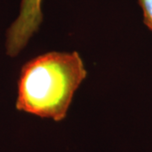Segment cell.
<instances>
[{
	"mask_svg": "<svg viewBox=\"0 0 152 152\" xmlns=\"http://www.w3.org/2000/svg\"><path fill=\"white\" fill-rule=\"evenodd\" d=\"M42 0H21L19 15L6 31L5 52L15 58L39 31L43 20Z\"/></svg>",
	"mask_w": 152,
	"mask_h": 152,
	"instance_id": "obj_2",
	"label": "cell"
},
{
	"mask_svg": "<svg viewBox=\"0 0 152 152\" xmlns=\"http://www.w3.org/2000/svg\"><path fill=\"white\" fill-rule=\"evenodd\" d=\"M143 12L144 23L152 31V0H137Z\"/></svg>",
	"mask_w": 152,
	"mask_h": 152,
	"instance_id": "obj_3",
	"label": "cell"
},
{
	"mask_svg": "<svg viewBox=\"0 0 152 152\" xmlns=\"http://www.w3.org/2000/svg\"><path fill=\"white\" fill-rule=\"evenodd\" d=\"M87 76L77 52H50L22 66L18 80V111L60 122Z\"/></svg>",
	"mask_w": 152,
	"mask_h": 152,
	"instance_id": "obj_1",
	"label": "cell"
}]
</instances>
